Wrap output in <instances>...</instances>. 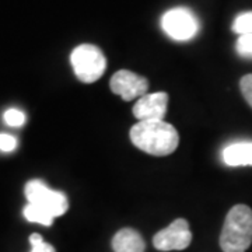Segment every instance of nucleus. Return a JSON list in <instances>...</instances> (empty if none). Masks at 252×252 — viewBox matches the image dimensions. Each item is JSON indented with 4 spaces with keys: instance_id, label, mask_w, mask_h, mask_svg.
Wrapping results in <instances>:
<instances>
[{
    "instance_id": "obj_1",
    "label": "nucleus",
    "mask_w": 252,
    "mask_h": 252,
    "mask_svg": "<svg viewBox=\"0 0 252 252\" xmlns=\"http://www.w3.org/2000/svg\"><path fill=\"white\" fill-rule=\"evenodd\" d=\"M130 140L144 153L162 157L177 150L180 136L174 126L164 121H144L130 129Z\"/></svg>"
},
{
    "instance_id": "obj_2",
    "label": "nucleus",
    "mask_w": 252,
    "mask_h": 252,
    "mask_svg": "<svg viewBox=\"0 0 252 252\" xmlns=\"http://www.w3.org/2000/svg\"><path fill=\"white\" fill-rule=\"evenodd\" d=\"M252 244V209L235 205L225 216L220 234V247L224 252H245Z\"/></svg>"
},
{
    "instance_id": "obj_3",
    "label": "nucleus",
    "mask_w": 252,
    "mask_h": 252,
    "mask_svg": "<svg viewBox=\"0 0 252 252\" xmlns=\"http://www.w3.org/2000/svg\"><path fill=\"white\" fill-rule=\"evenodd\" d=\"M73 72L83 83H94L104 74L107 61L98 46L83 44L76 46L70 55Z\"/></svg>"
},
{
    "instance_id": "obj_4",
    "label": "nucleus",
    "mask_w": 252,
    "mask_h": 252,
    "mask_svg": "<svg viewBox=\"0 0 252 252\" xmlns=\"http://www.w3.org/2000/svg\"><path fill=\"white\" fill-rule=\"evenodd\" d=\"M199 20L187 7H175L162 14L161 28L175 41H189L199 32Z\"/></svg>"
},
{
    "instance_id": "obj_5",
    "label": "nucleus",
    "mask_w": 252,
    "mask_h": 252,
    "mask_svg": "<svg viewBox=\"0 0 252 252\" xmlns=\"http://www.w3.org/2000/svg\"><path fill=\"white\" fill-rule=\"evenodd\" d=\"M24 192L28 203H35L45 207L54 217L63 216L69 209V200L66 195L59 190L51 189L42 181L31 180L27 182Z\"/></svg>"
},
{
    "instance_id": "obj_6",
    "label": "nucleus",
    "mask_w": 252,
    "mask_h": 252,
    "mask_svg": "<svg viewBox=\"0 0 252 252\" xmlns=\"http://www.w3.org/2000/svg\"><path fill=\"white\" fill-rule=\"evenodd\" d=\"M192 243V233L189 223L185 219L174 220L168 227L154 235L153 245L156 250L162 252L182 251Z\"/></svg>"
},
{
    "instance_id": "obj_7",
    "label": "nucleus",
    "mask_w": 252,
    "mask_h": 252,
    "mask_svg": "<svg viewBox=\"0 0 252 252\" xmlns=\"http://www.w3.org/2000/svg\"><path fill=\"white\" fill-rule=\"evenodd\" d=\"M109 87L114 94L125 101L139 99L147 94L149 81L143 76H139L130 70H118L109 81Z\"/></svg>"
},
{
    "instance_id": "obj_8",
    "label": "nucleus",
    "mask_w": 252,
    "mask_h": 252,
    "mask_svg": "<svg viewBox=\"0 0 252 252\" xmlns=\"http://www.w3.org/2000/svg\"><path fill=\"white\" fill-rule=\"evenodd\" d=\"M168 104L167 93H153L146 94L136 101L133 105V115L139 122L144 121H164Z\"/></svg>"
},
{
    "instance_id": "obj_9",
    "label": "nucleus",
    "mask_w": 252,
    "mask_h": 252,
    "mask_svg": "<svg viewBox=\"0 0 252 252\" xmlns=\"http://www.w3.org/2000/svg\"><path fill=\"white\" fill-rule=\"evenodd\" d=\"M114 252H144L146 244L133 228H122L112 238Z\"/></svg>"
},
{
    "instance_id": "obj_10",
    "label": "nucleus",
    "mask_w": 252,
    "mask_h": 252,
    "mask_svg": "<svg viewBox=\"0 0 252 252\" xmlns=\"http://www.w3.org/2000/svg\"><path fill=\"white\" fill-rule=\"evenodd\" d=\"M223 161L230 167L252 165V142H235L223 150Z\"/></svg>"
},
{
    "instance_id": "obj_11",
    "label": "nucleus",
    "mask_w": 252,
    "mask_h": 252,
    "mask_svg": "<svg viewBox=\"0 0 252 252\" xmlns=\"http://www.w3.org/2000/svg\"><path fill=\"white\" fill-rule=\"evenodd\" d=\"M23 215L31 223H39L42 225H51L54 223L55 217L52 213H49L45 207L35 205V203H28L27 206L24 207Z\"/></svg>"
},
{
    "instance_id": "obj_12",
    "label": "nucleus",
    "mask_w": 252,
    "mask_h": 252,
    "mask_svg": "<svg viewBox=\"0 0 252 252\" xmlns=\"http://www.w3.org/2000/svg\"><path fill=\"white\" fill-rule=\"evenodd\" d=\"M233 31L238 35L252 34V11H245L235 17L233 23Z\"/></svg>"
},
{
    "instance_id": "obj_13",
    "label": "nucleus",
    "mask_w": 252,
    "mask_h": 252,
    "mask_svg": "<svg viewBox=\"0 0 252 252\" xmlns=\"http://www.w3.org/2000/svg\"><path fill=\"white\" fill-rule=\"evenodd\" d=\"M237 54L247 59H252V34L240 35L235 44Z\"/></svg>"
},
{
    "instance_id": "obj_14",
    "label": "nucleus",
    "mask_w": 252,
    "mask_h": 252,
    "mask_svg": "<svg viewBox=\"0 0 252 252\" xmlns=\"http://www.w3.org/2000/svg\"><path fill=\"white\" fill-rule=\"evenodd\" d=\"M3 119L10 126H21L26 122V114L17 108H10L4 112Z\"/></svg>"
},
{
    "instance_id": "obj_15",
    "label": "nucleus",
    "mask_w": 252,
    "mask_h": 252,
    "mask_svg": "<svg viewBox=\"0 0 252 252\" xmlns=\"http://www.w3.org/2000/svg\"><path fill=\"white\" fill-rule=\"evenodd\" d=\"M30 244H31V252H56L54 247L45 243L39 234L30 235Z\"/></svg>"
},
{
    "instance_id": "obj_16",
    "label": "nucleus",
    "mask_w": 252,
    "mask_h": 252,
    "mask_svg": "<svg viewBox=\"0 0 252 252\" xmlns=\"http://www.w3.org/2000/svg\"><path fill=\"white\" fill-rule=\"evenodd\" d=\"M240 89H241L245 101L251 105L252 108V74L244 76L240 81Z\"/></svg>"
},
{
    "instance_id": "obj_17",
    "label": "nucleus",
    "mask_w": 252,
    "mask_h": 252,
    "mask_svg": "<svg viewBox=\"0 0 252 252\" xmlns=\"http://www.w3.org/2000/svg\"><path fill=\"white\" fill-rule=\"evenodd\" d=\"M17 147V140L16 137L7 133H0V152H13Z\"/></svg>"
}]
</instances>
